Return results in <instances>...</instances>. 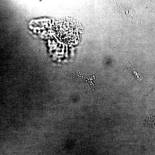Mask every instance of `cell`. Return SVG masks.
<instances>
[{"instance_id":"cell-1","label":"cell","mask_w":155,"mask_h":155,"mask_svg":"<svg viewBox=\"0 0 155 155\" xmlns=\"http://www.w3.org/2000/svg\"><path fill=\"white\" fill-rule=\"evenodd\" d=\"M128 66L129 69L135 76L136 78L140 82H142L143 78L142 74L137 66L131 63L128 64Z\"/></svg>"}]
</instances>
